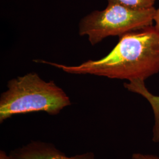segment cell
Instances as JSON below:
<instances>
[{
    "mask_svg": "<svg viewBox=\"0 0 159 159\" xmlns=\"http://www.w3.org/2000/svg\"><path fill=\"white\" fill-rule=\"evenodd\" d=\"M156 9L137 10L108 3L102 11L91 12L79 23V35L87 36L92 46L111 36L123 35L153 25Z\"/></svg>",
    "mask_w": 159,
    "mask_h": 159,
    "instance_id": "3957f363",
    "label": "cell"
},
{
    "mask_svg": "<svg viewBox=\"0 0 159 159\" xmlns=\"http://www.w3.org/2000/svg\"><path fill=\"white\" fill-rule=\"evenodd\" d=\"M153 20L156 24L154 27L159 32V8L156 10L155 14L154 16Z\"/></svg>",
    "mask_w": 159,
    "mask_h": 159,
    "instance_id": "ba28073f",
    "label": "cell"
},
{
    "mask_svg": "<svg viewBox=\"0 0 159 159\" xmlns=\"http://www.w3.org/2000/svg\"><path fill=\"white\" fill-rule=\"evenodd\" d=\"M157 0H107L108 3L117 4L128 8L137 10L154 7Z\"/></svg>",
    "mask_w": 159,
    "mask_h": 159,
    "instance_id": "8992f818",
    "label": "cell"
},
{
    "mask_svg": "<svg viewBox=\"0 0 159 159\" xmlns=\"http://www.w3.org/2000/svg\"><path fill=\"white\" fill-rule=\"evenodd\" d=\"M0 159H12L9 154H7L6 153V152L1 150L0 151Z\"/></svg>",
    "mask_w": 159,
    "mask_h": 159,
    "instance_id": "9c48e42d",
    "label": "cell"
},
{
    "mask_svg": "<svg viewBox=\"0 0 159 159\" xmlns=\"http://www.w3.org/2000/svg\"><path fill=\"white\" fill-rule=\"evenodd\" d=\"M35 62L50 65L69 74L145 81L159 73V32L152 25L125 34L120 37L118 43L105 57L77 66L40 59L35 60Z\"/></svg>",
    "mask_w": 159,
    "mask_h": 159,
    "instance_id": "6da1fadb",
    "label": "cell"
},
{
    "mask_svg": "<svg viewBox=\"0 0 159 159\" xmlns=\"http://www.w3.org/2000/svg\"><path fill=\"white\" fill-rule=\"evenodd\" d=\"M12 159H96L94 153L87 152L68 157L51 143L31 140L21 148L11 150Z\"/></svg>",
    "mask_w": 159,
    "mask_h": 159,
    "instance_id": "277c9868",
    "label": "cell"
},
{
    "mask_svg": "<svg viewBox=\"0 0 159 159\" xmlns=\"http://www.w3.org/2000/svg\"><path fill=\"white\" fill-rule=\"evenodd\" d=\"M124 87L129 91L141 95L150 104L153 111L154 120L152 140L153 142L159 143V96L154 95L148 91L144 80H134L125 83Z\"/></svg>",
    "mask_w": 159,
    "mask_h": 159,
    "instance_id": "5b68a950",
    "label": "cell"
},
{
    "mask_svg": "<svg viewBox=\"0 0 159 159\" xmlns=\"http://www.w3.org/2000/svg\"><path fill=\"white\" fill-rule=\"evenodd\" d=\"M131 159H159V157L152 154L134 153L132 155Z\"/></svg>",
    "mask_w": 159,
    "mask_h": 159,
    "instance_id": "52a82bcc",
    "label": "cell"
},
{
    "mask_svg": "<svg viewBox=\"0 0 159 159\" xmlns=\"http://www.w3.org/2000/svg\"><path fill=\"white\" fill-rule=\"evenodd\" d=\"M71 104L70 97L54 81L29 73L10 80L1 93L0 123L17 114L43 111L56 116Z\"/></svg>",
    "mask_w": 159,
    "mask_h": 159,
    "instance_id": "7a4b0ae2",
    "label": "cell"
}]
</instances>
